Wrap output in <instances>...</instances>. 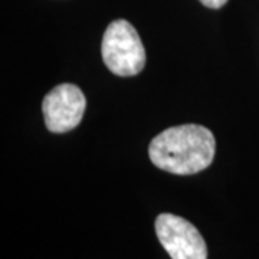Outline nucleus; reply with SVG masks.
I'll use <instances>...</instances> for the list:
<instances>
[{
    "label": "nucleus",
    "mask_w": 259,
    "mask_h": 259,
    "mask_svg": "<svg viewBox=\"0 0 259 259\" xmlns=\"http://www.w3.org/2000/svg\"><path fill=\"white\" fill-rule=\"evenodd\" d=\"M87 100L79 87L61 83L47 94L42 102V112L47 128L51 133H66L75 128L83 117Z\"/></svg>",
    "instance_id": "nucleus-4"
},
{
    "label": "nucleus",
    "mask_w": 259,
    "mask_h": 259,
    "mask_svg": "<svg viewBox=\"0 0 259 259\" xmlns=\"http://www.w3.org/2000/svg\"><path fill=\"white\" fill-rule=\"evenodd\" d=\"M202 5H204L206 8H210V9H219L226 5L228 0H199Z\"/></svg>",
    "instance_id": "nucleus-5"
},
{
    "label": "nucleus",
    "mask_w": 259,
    "mask_h": 259,
    "mask_svg": "<svg viewBox=\"0 0 259 259\" xmlns=\"http://www.w3.org/2000/svg\"><path fill=\"white\" fill-rule=\"evenodd\" d=\"M216 141L212 131L185 124L161 131L151 140L148 156L158 168L179 175H196L212 164Z\"/></svg>",
    "instance_id": "nucleus-1"
},
{
    "label": "nucleus",
    "mask_w": 259,
    "mask_h": 259,
    "mask_svg": "<svg viewBox=\"0 0 259 259\" xmlns=\"http://www.w3.org/2000/svg\"><path fill=\"white\" fill-rule=\"evenodd\" d=\"M101 55L105 66L118 76L140 74L146 65V51L139 33L124 19L114 20L105 29Z\"/></svg>",
    "instance_id": "nucleus-2"
},
{
    "label": "nucleus",
    "mask_w": 259,
    "mask_h": 259,
    "mask_svg": "<svg viewBox=\"0 0 259 259\" xmlns=\"http://www.w3.org/2000/svg\"><path fill=\"white\" fill-rule=\"evenodd\" d=\"M154 228L158 241L171 259H207L203 236L189 221L171 213H161Z\"/></svg>",
    "instance_id": "nucleus-3"
}]
</instances>
